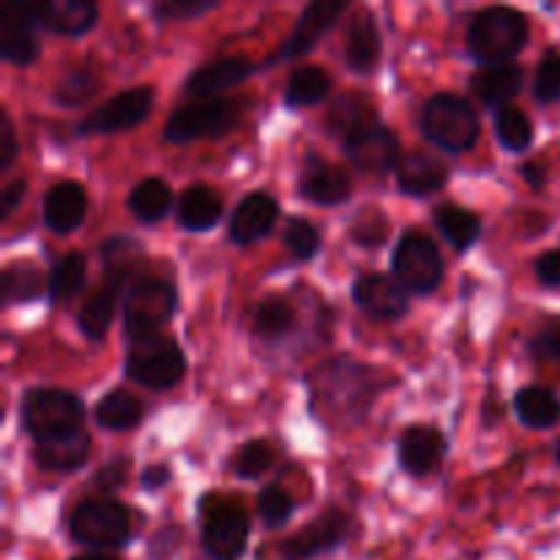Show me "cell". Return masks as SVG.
<instances>
[{
	"label": "cell",
	"instance_id": "cell-7",
	"mask_svg": "<svg viewBox=\"0 0 560 560\" xmlns=\"http://www.w3.org/2000/svg\"><path fill=\"white\" fill-rule=\"evenodd\" d=\"M178 310V293L167 279L142 277L131 284L124 301V331L129 342L156 337Z\"/></svg>",
	"mask_w": 560,
	"mask_h": 560
},
{
	"label": "cell",
	"instance_id": "cell-20",
	"mask_svg": "<svg viewBox=\"0 0 560 560\" xmlns=\"http://www.w3.org/2000/svg\"><path fill=\"white\" fill-rule=\"evenodd\" d=\"M255 69L257 66L252 63L249 58H241V55H233V58H219L213 60V63L202 66V69L191 71L184 91L186 96H195L197 102L219 98V93L228 91V88L233 85H241V82H244Z\"/></svg>",
	"mask_w": 560,
	"mask_h": 560
},
{
	"label": "cell",
	"instance_id": "cell-31",
	"mask_svg": "<svg viewBox=\"0 0 560 560\" xmlns=\"http://www.w3.org/2000/svg\"><path fill=\"white\" fill-rule=\"evenodd\" d=\"M91 454V435L85 430L77 432V435L60 438V441L42 443L36 446V463L42 465L44 470H58V474H66V470H77Z\"/></svg>",
	"mask_w": 560,
	"mask_h": 560
},
{
	"label": "cell",
	"instance_id": "cell-38",
	"mask_svg": "<svg viewBox=\"0 0 560 560\" xmlns=\"http://www.w3.org/2000/svg\"><path fill=\"white\" fill-rule=\"evenodd\" d=\"M495 135L506 151L525 153L534 142V124L517 107H503L495 113Z\"/></svg>",
	"mask_w": 560,
	"mask_h": 560
},
{
	"label": "cell",
	"instance_id": "cell-18",
	"mask_svg": "<svg viewBox=\"0 0 560 560\" xmlns=\"http://www.w3.org/2000/svg\"><path fill=\"white\" fill-rule=\"evenodd\" d=\"M299 191L301 197H306L310 202H317V206H339L353 191V180H350L348 170L326 162L317 153H310L304 162V170H301Z\"/></svg>",
	"mask_w": 560,
	"mask_h": 560
},
{
	"label": "cell",
	"instance_id": "cell-12",
	"mask_svg": "<svg viewBox=\"0 0 560 560\" xmlns=\"http://www.w3.org/2000/svg\"><path fill=\"white\" fill-rule=\"evenodd\" d=\"M350 536V517L339 509H328L320 517L312 520L306 528L299 534L288 536L279 545V556L282 560H315L323 556H331L339 547L348 541Z\"/></svg>",
	"mask_w": 560,
	"mask_h": 560
},
{
	"label": "cell",
	"instance_id": "cell-24",
	"mask_svg": "<svg viewBox=\"0 0 560 560\" xmlns=\"http://www.w3.org/2000/svg\"><path fill=\"white\" fill-rule=\"evenodd\" d=\"M525 74L520 66L501 63V66H481L474 77H470V91L479 98L485 107L503 109L509 107L514 96L523 91Z\"/></svg>",
	"mask_w": 560,
	"mask_h": 560
},
{
	"label": "cell",
	"instance_id": "cell-53",
	"mask_svg": "<svg viewBox=\"0 0 560 560\" xmlns=\"http://www.w3.org/2000/svg\"><path fill=\"white\" fill-rule=\"evenodd\" d=\"M71 560H118V558L104 556V552H85V556H77V558H71Z\"/></svg>",
	"mask_w": 560,
	"mask_h": 560
},
{
	"label": "cell",
	"instance_id": "cell-3",
	"mask_svg": "<svg viewBox=\"0 0 560 560\" xmlns=\"http://www.w3.org/2000/svg\"><path fill=\"white\" fill-rule=\"evenodd\" d=\"M528 16L517 9L492 5L479 11L468 27V49L481 66L509 63L528 44Z\"/></svg>",
	"mask_w": 560,
	"mask_h": 560
},
{
	"label": "cell",
	"instance_id": "cell-11",
	"mask_svg": "<svg viewBox=\"0 0 560 560\" xmlns=\"http://www.w3.org/2000/svg\"><path fill=\"white\" fill-rule=\"evenodd\" d=\"M153 102H156L153 88H129V91L104 102L98 109H93L91 115H85L77 124V131L80 135H115V131L135 129V126H140L151 115Z\"/></svg>",
	"mask_w": 560,
	"mask_h": 560
},
{
	"label": "cell",
	"instance_id": "cell-5",
	"mask_svg": "<svg viewBox=\"0 0 560 560\" xmlns=\"http://www.w3.org/2000/svg\"><path fill=\"white\" fill-rule=\"evenodd\" d=\"M69 536L88 550H120L131 541V514L113 498L80 501L69 514Z\"/></svg>",
	"mask_w": 560,
	"mask_h": 560
},
{
	"label": "cell",
	"instance_id": "cell-19",
	"mask_svg": "<svg viewBox=\"0 0 560 560\" xmlns=\"http://www.w3.org/2000/svg\"><path fill=\"white\" fill-rule=\"evenodd\" d=\"M446 438L435 427H408L399 438V465L410 476H430L446 459Z\"/></svg>",
	"mask_w": 560,
	"mask_h": 560
},
{
	"label": "cell",
	"instance_id": "cell-29",
	"mask_svg": "<svg viewBox=\"0 0 560 560\" xmlns=\"http://www.w3.org/2000/svg\"><path fill=\"white\" fill-rule=\"evenodd\" d=\"M514 413L528 430H550L560 421V399L552 388L545 386L520 388L514 397Z\"/></svg>",
	"mask_w": 560,
	"mask_h": 560
},
{
	"label": "cell",
	"instance_id": "cell-1",
	"mask_svg": "<svg viewBox=\"0 0 560 560\" xmlns=\"http://www.w3.org/2000/svg\"><path fill=\"white\" fill-rule=\"evenodd\" d=\"M381 372L353 359H331L310 375L312 410L331 424H355L366 416L381 388Z\"/></svg>",
	"mask_w": 560,
	"mask_h": 560
},
{
	"label": "cell",
	"instance_id": "cell-49",
	"mask_svg": "<svg viewBox=\"0 0 560 560\" xmlns=\"http://www.w3.org/2000/svg\"><path fill=\"white\" fill-rule=\"evenodd\" d=\"M536 277L545 288L550 290H560V249L547 252L536 260Z\"/></svg>",
	"mask_w": 560,
	"mask_h": 560
},
{
	"label": "cell",
	"instance_id": "cell-8",
	"mask_svg": "<svg viewBox=\"0 0 560 560\" xmlns=\"http://www.w3.org/2000/svg\"><path fill=\"white\" fill-rule=\"evenodd\" d=\"M126 377L137 386L151 388V392H167L175 383H180L186 372L184 350L170 337H148L140 342H129L126 353Z\"/></svg>",
	"mask_w": 560,
	"mask_h": 560
},
{
	"label": "cell",
	"instance_id": "cell-4",
	"mask_svg": "<svg viewBox=\"0 0 560 560\" xmlns=\"http://www.w3.org/2000/svg\"><path fill=\"white\" fill-rule=\"evenodd\" d=\"M200 520V545L211 560H241L249 545V517L228 495H208L197 503Z\"/></svg>",
	"mask_w": 560,
	"mask_h": 560
},
{
	"label": "cell",
	"instance_id": "cell-13",
	"mask_svg": "<svg viewBox=\"0 0 560 560\" xmlns=\"http://www.w3.org/2000/svg\"><path fill=\"white\" fill-rule=\"evenodd\" d=\"M342 148L348 162L353 164L359 173L377 175V178L392 173V170H397L399 162H402L397 135H394L386 124H381V120L372 124L370 129L348 137V140L342 142Z\"/></svg>",
	"mask_w": 560,
	"mask_h": 560
},
{
	"label": "cell",
	"instance_id": "cell-10",
	"mask_svg": "<svg viewBox=\"0 0 560 560\" xmlns=\"http://www.w3.org/2000/svg\"><path fill=\"white\" fill-rule=\"evenodd\" d=\"M394 277L408 288V293L427 295L441 288L443 282V257L435 241L419 230H408L397 241L392 255Z\"/></svg>",
	"mask_w": 560,
	"mask_h": 560
},
{
	"label": "cell",
	"instance_id": "cell-16",
	"mask_svg": "<svg viewBox=\"0 0 560 560\" xmlns=\"http://www.w3.org/2000/svg\"><path fill=\"white\" fill-rule=\"evenodd\" d=\"M129 279V268L126 266H109L104 268V279L91 295H88L85 306L77 315V326L85 334L88 339L98 342L107 334L109 323H113L115 310H118L120 293H124V284Z\"/></svg>",
	"mask_w": 560,
	"mask_h": 560
},
{
	"label": "cell",
	"instance_id": "cell-46",
	"mask_svg": "<svg viewBox=\"0 0 560 560\" xmlns=\"http://www.w3.org/2000/svg\"><path fill=\"white\" fill-rule=\"evenodd\" d=\"M126 481H129V459L126 457L109 459V463L102 465V468H98V474L93 476V485L104 492L120 490Z\"/></svg>",
	"mask_w": 560,
	"mask_h": 560
},
{
	"label": "cell",
	"instance_id": "cell-42",
	"mask_svg": "<svg viewBox=\"0 0 560 560\" xmlns=\"http://www.w3.org/2000/svg\"><path fill=\"white\" fill-rule=\"evenodd\" d=\"M271 463H273L271 446L262 441H249L244 448H241L238 457H235V476L244 481L260 479V476L271 468Z\"/></svg>",
	"mask_w": 560,
	"mask_h": 560
},
{
	"label": "cell",
	"instance_id": "cell-2",
	"mask_svg": "<svg viewBox=\"0 0 560 560\" xmlns=\"http://www.w3.org/2000/svg\"><path fill=\"white\" fill-rule=\"evenodd\" d=\"M22 430L42 443L60 441L85 430V405L63 388H31L20 402Z\"/></svg>",
	"mask_w": 560,
	"mask_h": 560
},
{
	"label": "cell",
	"instance_id": "cell-21",
	"mask_svg": "<svg viewBox=\"0 0 560 560\" xmlns=\"http://www.w3.org/2000/svg\"><path fill=\"white\" fill-rule=\"evenodd\" d=\"M277 219V200L271 195H266V191H252L233 211V219H230V238L235 244H255V241H262L271 233Z\"/></svg>",
	"mask_w": 560,
	"mask_h": 560
},
{
	"label": "cell",
	"instance_id": "cell-30",
	"mask_svg": "<svg viewBox=\"0 0 560 560\" xmlns=\"http://www.w3.org/2000/svg\"><path fill=\"white\" fill-rule=\"evenodd\" d=\"M44 290H49V282H44V273L36 266L11 262L0 277V304H31V301L42 299Z\"/></svg>",
	"mask_w": 560,
	"mask_h": 560
},
{
	"label": "cell",
	"instance_id": "cell-37",
	"mask_svg": "<svg viewBox=\"0 0 560 560\" xmlns=\"http://www.w3.org/2000/svg\"><path fill=\"white\" fill-rule=\"evenodd\" d=\"M85 273L88 262L80 252H69L66 257H60L55 262L52 273H49V290L47 299L49 304H63V301H71L82 288H85Z\"/></svg>",
	"mask_w": 560,
	"mask_h": 560
},
{
	"label": "cell",
	"instance_id": "cell-48",
	"mask_svg": "<svg viewBox=\"0 0 560 560\" xmlns=\"http://www.w3.org/2000/svg\"><path fill=\"white\" fill-rule=\"evenodd\" d=\"M16 151H20V142H16L14 124H11L5 109H0V173H5L14 164Z\"/></svg>",
	"mask_w": 560,
	"mask_h": 560
},
{
	"label": "cell",
	"instance_id": "cell-22",
	"mask_svg": "<svg viewBox=\"0 0 560 560\" xmlns=\"http://www.w3.org/2000/svg\"><path fill=\"white\" fill-rule=\"evenodd\" d=\"M88 195L77 180H60L44 195L42 217L52 233H71L85 222Z\"/></svg>",
	"mask_w": 560,
	"mask_h": 560
},
{
	"label": "cell",
	"instance_id": "cell-41",
	"mask_svg": "<svg viewBox=\"0 0 560 560\" xmlns=\"http://www.w3.org/2000/svg\"><path fill=\"white\" fill-rule=\"evenodd\" d=\"M257 512H260L262 523H266L268 528H282V525L290 523V517H293L295 512L293 495H290L288 490H282L279 485L266 487V490L260 492V498H257Z\"/></svg>",
	"mask_w": 560,
	"mask_h": 560
},
{
	"label": "cell",
	"instance_id": "cell-32",
	"mask_svg": "<svg viewBox=\"0 0 560 560\" xmlns=\"http://www.w3.org/2000/svg\"><path fill=\"white\" fill-rule=\"evenodd\" d=\"M126 206H129L131 217H135L137 222H162L170 213V208H173V189H170L162 178H145L131 189Z\"/></svg>",
	"mask_w": 560,
	"mask_h": 560
},
{
	"label": "cell",
	"instance_id": "cell-40",
	"mask_svg": "<svg viewBox=\"0 0 560 560\" xmlns=\"http://www.w3.org/2000/svg\"><path fill=\"white\" fill-rule=\"evenodd\" d=\"M96 91H98L96 74H93L91 69H74L58 82V88H55V102H58L60 107H69V109L82 107L88 98L96 96Z\"/></svg>",
	"mask_w": 560,
	"mask_h": 560
},
{
	"label": "cell",
	"instance_id": "cell-39",
	"mask_svg": "<svg viewBox=\"0 0 560 560\" xmlns=\"http://www.w3.org/2000/svg\"><path fill=\"white\" fill-rule=\"evenodd\" d=\"M284 246L290 249V255L295 257L299 262H310L312 257L320 252V233L312 222H306L304 217H290L288 224H284V233H282Z\"/></svg>",
	"mask_w": 560,
	"mask_h": 560
},
{
	"label": "cell",
	"instance_id": "cell-43",
	"mask_svg": "<svg viewBox=\"0 0 560 560\" xmlns=\"http://www.w3.org/2000/svg\"><path fill=\"white\" fill-rule=\"evenodd\" d=\"M388 235V222L381 211H361L350 224V238L359 246H381Z\"/></svg>",
	"mask_w": 560,
	"mask_h": 560
},
{
	"label": "cell",
	"instance_id": "cell-25",
	"mask_svg": "<svg viewBox=\"0 0 560 560\" xmlns=\"http://www.w3.org/2000/svg\"><path fill=\"white\" fill-rule=\"evenodd\" d=\"M394 175H397V184L405 195L427 197L446 186L448 167L435 156V153L410 151L405 153L399 167L394 170Z\"/></svg>",
	"mask_w": 560,
	"mask_h": 560
},
{
	"label": "cell",
	"instance_id": "cell-17",
	"mask_svg": "<svg viewBox=\"0 0 560 560\" xmlns=\"http://www.w3.org/2000/svg\"><path fill=\"white\" fill-rule=\"evenodd\" d=\"M348 11V3H331V0H317V3H310L304 11H301L299 22H295L293 33L284 38L282 49H279V58H301V55L312 52L317 47L323 36L337 25L339 16Z\"/></svg>",
	"mask_w": 560,
	"mask_h": 560
},
{
	"label": "cell",
	"instance_id": "cell-15",
	"mask_svg": "<svg viewBox=\"0 0 560 560\" xmlns=\"http://www.w3.org/2000/svg\"><path fill=\"white\" fill-rule=\"evenodd\" d=\"M353 301L375 320H397L410 310L408 288L388 273H364L355 279Z\"/></svg>",
	"mask_w": 560,
	"mask_h": 560
},
{
	"label": "cell",
	"instance_id": "cell-9",
	"mask_svg": "<svg viewBox=\"0 0 560 560\" xmlns=\"http://www.w3.org/2000/svg\"><path fill=\"white\" fill-rule=\"evenodd\" d=\"M241 124V102L235 98H208L189 107L175 109L164 124V140L184 145V142L224 137Z\"/></svg>",
	"mask_w": 560,
	"mask_h": 560
},
{
	"label": "cell",
	"instance_id": "cell-47",
	"mask_svg": "<svg viewBox=\"0 0 560 560\" xmlns=\"http://www.w3.org/2000/svg\"><path fill=\"white\" fill-rule=\"evenodd\" d=\"M530 353H534L536 359H558L560 361V320L545 326L534 339H530Z\"/></svg>",
	"mask_w": 560,
	"mask_h": 560
},
{
	"label": "cell",
	"instance_id": "cell-35",
	"mask_svg": "<svg viewBox=\"0 0 560 560\" xmlns=\"http://www.w3.org/2000/svg\"><path fill=\"white\" fill-rule=\"evenodd\" d=\"M328 93H331V77L320 66H301L284 85V104L290 109L310 107V104H320Z\"/></svg>",
	"mask_w": 560,
	"mask_h": 560
},
{
	"label": "cell",
	"instance_id": "cell-50",
	"mask_svg": "<svg viewBox=\"0 0 560 560\" xmlns=\"http://www.w3.org/2000/svg\"><path fill=\"white\" fill-rule=\"evenodd\" d=\"M27 184L25 180H11L3 191H0V219H9L14 213V208L20 206L22 197H25Z\"/></svg>",
	"mask_w": 560,
	"mask_h": 560
},
{
	"label": "cell",
	"instance_id": "cell-28",
	"mask_svg": "<svg viewBox=\"0 0 560 560\" xmlns=\"http://www.w3.org/2000/svg\"><path fill=\"white\" fill-rule=\"evenodd\" d=\"M326 124L328 129H331L337 137H342L345 142L348 137L359 135V131L370 129L372 124H377L375 104H372L366 96H359V93H345V96H339L337 102L328 107Z\"/></svg>",
	"mask_w": 560,
	"mask_h": 560
},
{
	"label": "cell",
	"instance_id": "cell-6",
	"mask_svg": "<svg viewBox=\"0 0 560 560\" xmlns=\"http://www.w3.org/2000/svg\"><path fill=\"white\" fill-rule=\"evenodd\" d=\"M421 135L448 153H463L474 148L479 137V118L465 98L454 93H438L424 104L419 115Z\"/></svg>",
	"mask_w": 560,
	"mask_h": 560
},
{
	"label": "cell",
	"instance_id": "cell-23",
	"mask_svg": "<svg viewBox=\"0 0 560 560\" xmlns=\"http://www.w3.org/2000/svg\"><path fill=\"white\" fill-rule=\"evenodd\" d=\"M383 42L377 22L370 11H359L350 22L348 38H345V63L355 74H372L381 63Z\"/></svg>",
	"mask_w": 560,
	"mask_h": 560
},
{
	"label": "cell",
	"instance_id": "cell-52",
	"mask_svg": "<svg viewBox=\"0 0 560 560\" xmlns=\"http://www.w3.org/2000/svg\"><path fill=\"white\" fill-rule=\"evenodd\" d=\"M520 173H523V178L528 180L530 186H541V184H545V175H541L539 164H525V167L520 170Z\"/></svg>",
	"mask_w": 560,
	"mask_h": 560
},
{
	"label": "cell",
	"instance_id": "cell-36",
	"mask_svg": "<svg viewBox=\"0 0 560 560\" xmlns=\"http://www.w3.org/2000/svg\"><path fill=\"white\" fill-rule=\"evenodd\" d=\"M255 334L266 342H279L295 328V310L284 295H268L257 304L255 323H252Z\"/></svg>",
	"mask_w": 560,
	"mask_h": 560
},
{
	"label": "cell",
	"instance_id": "cell-54",
	"mask_svg": "<svg viewBox=\"0 0 560 560\" xmlns=\"http://www.w3.org/2000/svg\"><path fill=\"white\" fill-rule=\"evenodd\" d=\"M558 463H560V443H558Z\"/></svg>",
	"mask_w": 560,
	"mask_h": 560
},
{
	"label": "cell",
	"instance_id": "cell-34",
	"mask_svg": "<svg viewBox=\"0 0 560 560\" xmlns=\"http://www.w3.org/2000/svg\"><path fill=\"white\" fill-rule=\"evenodd\" d=\"M438 233L448 241L457 252L470 249L481 235V219L474 211L459 206H441L432 217Z\"/></svg>",
	"mask_w": 560,
	"mask_h": 560
},
{
	"label": "cell",
	"instance_id": "cell-45",
	"mask_svg": "<svg viewBox=\"0 0 560 560\" xmlns=\"http://www.w3.org/2000/svg\"><path fill=\"white\" fill-rule=\"evenodd\" d=\"M534 93L536 98L545 104L560 102V55H547V58L541 60L534 80Z\"/></svg>",
	"mask_w": 560,
	"mask_h": 560
},
{
	"label": "cell",
	"instance_id": "cell-14",
	"mask_svg": "<svg viewBox=\"0 0 560 560\" xmlns=\"http://www.w3.org/2000/svg\"><path fill=\"white\" fill-rule=\"evenodd\" d=\"M42 27L36 3H5L0 9V55L14 66H31L38 58V36Z\"/></svg>",
	"mask_w": 560,
	"mask_h": 560
},
{
	"label": "cell",
	"instance_id": "cell-26",
	"mask_svg": "<svg viewBox=\"0 0 560 560\" xmlns=\"http://www.w3.org/2000/svg\"><path fill=\"white\" fill-rule=\"evenodd\" d=\"M42 27L60 36H82L96 25L98 5L93 0H44L36 3Z\"/></svg>",
	"mask_w": 560,
	"mask_h": 560
},
{
	"label": "cell",
	"instance_id": "cell-27",
	"mask_svg": "<svg viewBox=\"0 0 560 560\" xmlns=\"http://www.w3.org/2000/svg\"><path fill=\"white\" fill-rule=\"evenodd\" d=\"M222 197L217 195L208 186H189L184 195L178 197V206H175V219L184 230L189 233H206L213 230L222 219Z\"/></svg>",
	"mask_w": 560,
	"mask_h": 560
},
{
	"label": "cell",
	"instance_id": "cell-51",
	"mask_svg": "<svg viewBox=\"0 0 560 560\" xmlns=\"http://www.w3.org/2000/svg\"><path fill=\"white\" fill-rule=\"evenodd\" d=\"M170 479H173V470H170V465H164V463L148 465L140 476V481L145 490H162V487L170 485Z\"/></svg>",
	"mask_w": 560,
	"mask_h": 560
},
{
	"label": "cell",
	"instance_id": "cell-44",
	"mask_svg": "<svg viewBox=\"0 0 560 560\" xmlns=\"http://www.w3.org/2000/svg\"><path fill=\"white\" fill-rule=\"evenodd\" d=\"M217 5V0H164V3L153 5V16L159 22H186L208 14Z\"/></svg>",
	"mask_w": 560,
	"mask_h": 560
},
{
	"label": "cell",
	"instance_id": "cell-33",
	"mask_svg": "<svg viewBox=\"0 0 560 560\" xmlns=\"http://www.w3.org/2000/svg\"><path fill=\"white\" fill-rule=\"evenodd\" d=\"M98 427L109 432H129L142 421V402L129 392H109L96 402Z\"/></svg>",
	"mask_w": 560,
	"mask_h": 560
}]
</instances>
